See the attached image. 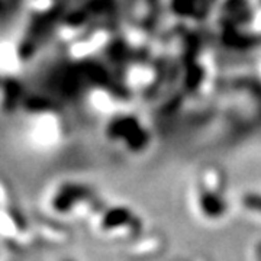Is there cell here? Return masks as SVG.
<instances>
[{"label":"cell","instance_id":"cell-2","mask_svg":"<svg viewBox=\"0 0 261 261\" xmlns=\"http://www.w3.org/2000/svg\"><path fill=\"white\" fill-rule=\"evenodd\" d=\"M244 205L247 206L248 209L261 212V196H257V195L245 196V199H244Z\"/></svg>","mask_w":261,"mask_h":261},{"label":"cell","instance_id":"cell-3","mask_svg":"<svg viewBox=\"0 0 261 261\" xmlns=\"http://www.w3.org/2000/svg\"><path fill=\"white\" fill-rule=\"evenodd\" d=\"M65 261H73V260H65Z\"/></svg>","mask_w":261,"mask_h":261},{"label":"cell","instance_id":"cell-1","mask_svg":"<svg viewBox=\"0 0 261 261\" xmlns=\"http://www.w3.org/2000/svg\"><path fill=\"white\" fill-rule=\"evenodd\" d=\"M8 212H9L10 219H12V222L15 224L16 229L22 231V232H23V231H27V219H25L23 214L20 212V209L16 207V206L9 205V207H8Z\"/></svg>","mask_w":261,"mask_h":261}]
</instances>
